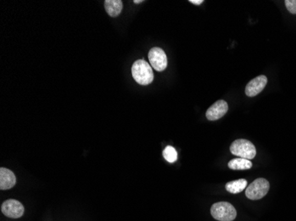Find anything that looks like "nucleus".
<instances>
[{
	"label": "nucleus",
	"mask_w": 296,
	"mask_h": 221,
	"mask_svg": "<svg viewBox=\"0 0 296 221\" xmlns=\"http://www.w3.org/2000/svg\"><path fill=\"white\" fill-rule=\"evenodd\" d=\"M133 78L138 84L148 85L154 81V73L151 65L144 59H138L132 65Z\"/></svg>",
	"instance_id": "1"
},
{
	"label": "nucleus",
	"mask_w": 296,
	"mask_h": 221,
	"mask_svg": "<svg viewBox=\"0 0 296 221\" xmlns=\"http://www.w3.org/2000/svg\"><path fill=\"white\" fill-rule=\"evenodd\" d=\"M211 215L218 221H232L236 218L237 211L228 202H218L211 206Z\"/></svg>",
	"instance_id": "2"
},
{
	"label": "nucleus",
	"mask_w": 296,
	"mask_h": 221,
	"mask_svg": "<svg viewBox=\"0 0 296 221\" xmlns=\"http://www.w3.org/2000/svg\"><path fill=\"white\" fill-rule=\"evenodd\" d=\"M230 150L231 154L246 160H253L257 155V149L255 145L250 141L246 139L234 141V143L230 144Z\"/></svg>",
	"instance_id": "3"
},
{
	"label": "nucleus",
	"mask_w": 296,
	"mask_h": 221,
	"mask_svg": "<svg viewBox=\"0 0 296 221\" xmlns=\"http://www.w3.org/2000/svg\"><path fill=\"white\" fill-rule=\"evenodd\" d=\"M270 183L264 178L255 180L246 189V196L250 200H259L268 194Z\"/></svg>",
	"instance_id": "4"
},
{
	"label": "nucleus",
	"mask_w": 296,
	"mask_h": 221,
	"mask_svg": "<svg viewBox=\"0 0 296 221\" xmlns=\"http://www.w3.org/2000/svg\"><path fill=\"white\" fill-rule=\"evenodd\" d=\"M148 59L150 61L152 68L158 72H162L166 69L168 65V59L164 51L159 48V47H154L150 50L148 53Z\"/></svg>",
	"instance_id": "5"
},
{
	"label": "nucleus",
	"mask_w": 296,
	"mask_h": 221,
	"mask_svg": "<svg viewBox=\"0 0 296 221\" xmlns=\"http://www.w3.org/2000/svg\"><path fill=\"white\" fill-rule=\"evenodd\" d=\"M1 211L8 218H19L24 213V207L20 202L14 199H8L2 204Z\"/></svg>",
	"instance_id": "6"
},
{
	"label": "nucleus",
	"mask_w": 296,
	"mask_h": 221,
	"mask_svg": "<svg viewBox=\"0 0 296 221\" xmlns=\"http://www.w3.org/2000/svg\"><path fill=\"white\" fill-rule=\"evenodd\" d=\"M227 112V102L224 100H218L207 109L206 117L208 121H217L224 116Z\"/></svg>",
	"instance_id": "7"
},
{
	"label": "nucleus",
	"mask_w": 296,
	"mask_h": 221,
	"mask_svg": "<svg viewBox=\"0 0 296 221\" xmlns=\"http://www.w3.org/2000/svg\"><path fill=\"white\" fill-rule=\"evenodd\" d=\"M267 82H268V79L265 75H259L247 83L245 93L247 97H250V98L256 97L263 91V89L265 88Z\"/></svg>",
	"instance_id": "8"
},
{
	"label": "nucleus",
	"mask_w": 296,
	"mask_h": 221,
	"mask_svg": "<svg viewBox=\"0 0 296 221\" xmlns=\"http://www.w3.org/2000/svg\"><path fill=\"white\" fill-rule=\"evenodd\" d=\"M16 183V177L11 170L1 167L0 168V189L7 190L14 187Z\"/></svg>",
	"instance_id": "9"
},
{
	"label": "nucleus",
	"mask_w": 296,
	"mask_h": 221,
	"mask_svg": "<svg viewBox=\"0 0 296 221\" xmlns=\"http://www.w3.org/2000/svg\"><path fill=\"white\" fill-rule=\"evenodd\" d=\"M105 9L111 17H117L122 10V2L121 0H105Z\"/></svg>",
	"instance_id": "10"
},
{
	"label": "nucleus",
	"mask_w": 296,
	"mask_h": 221,
	"mask_svg": "<svg viewBox=\"0 0 296 221\" xmlns=\"http://www.w3.org/2000/svg\"><path fill=\"white\" fill-rule=\"evenodd\" d=\"M247 180L240 179L226 183L225 189L231 194H239L240 192L243 191L244 189H247Z\"/></svg>",
	"instance_id": "11"
},
{
	"label": "nucleus",
	"mask_w": 296,
	"mask_h": 221,
	"mask_svg": "<svg viewBox=\"0 0 296 221\" xmlns=\"http://www.w3.org/2000/svg\"><path fill=\"white\" fill-rule=\"evenodd\" d=\"M228 166L231 170H247L250 169L253 164L249 160L238 158L230 160V162L228 163Z\"/></svg>",
	"instance_id": "12"
},
{
	"label": "nucleus",
	"mask_w": 296,
	"mask_h": 221,
	"mask_svg": "<svg viewBox=\"0 0 296 221\" xmlns=\"http://www.w3.org/2000/svg\"><path fill=\"white\" fill-rule=\"evenodd\" d=\"M162 155L165 160H167L168 162L174 163L178 160V152L175 149L174 147L168 146L165 148L164 150L162 151Z\"/></svg>",
	"instance_id": "13"
},
{
	"label": "nucleus",
	"mask_w": 296,
	"mask_h": 221,
	"mask_svg": "<svg viewBox=\"0 0 296 221\" xmlns=\"http://www.w3.org/2000/svg\"><path fill=\"white\" fill-rule=\"evenodd\" d=\"M286 9L289 11V13L296 14V0H286Z\"/></svg>",
	"instance_id": "14"
},
{
	"label": "nucleus",
	"mask_w": 296,
	"mask_h": 221,
	"mask_svg": "<svg viewBox=\"0 0 296 221\" xmlns=\"http://www.w3.org/2000/svg\"><path fill=\"white\" fill-rule=\"evenodd\" d=\"M190 3L194 4V5H201L203 3V0H190Z\"/></svg>",
	"instance_id": "15"
},
{
	"label": "nucleus",
	"mask_w": 296,
	"mask_h": 221,
	"mask_svg": "<svg viewBox=\"0 0 296 221\" xmlns=\"http://www.w3.org/2000/svg\"><path fill=\"white\" fill-rule=\"evenodd\" d=\"M142 2H143V1H141V0H134V3L135 4L142 3Z\"/></svg>",
	"instance_id": "16"
}]
</instances>
